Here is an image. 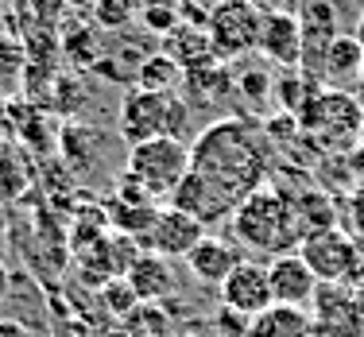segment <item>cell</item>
Wrapping results in <instances>:
<instances>
[{
    "instance_id": "31",
    "label": "cell",
    "mask_w": 364,
    "mask_h": 337,
    "mask_svg": "<svg viewBox=\"0 0 364 337\" xmlns=\"http://www.w3.org/2000/svg\"><path fill=\"white\" fill-rule=\"evenodd\" d=\"M0 225H4V198H0Z\"/></svg>"
},
{
    "instance_id": "26",
    "label": "cell",
    "mask_w": 364,
    "mask_h": 337,
    "mask_svg": "<svg viewBox=\"0 0 364 337\" xmlns=\"http://www.w3.org/2000/svg\"><path fill=\"white\" fill-rule=\"evenodd\" d=\"M8 287H12V275H8V267H4V260H0V302L8 299Z\"/></svg>"
},
{
    "instance_id": "12",
    "label": "cell",
    "mask_w": 364,
    "mask_h": 337,
    "mask_svg": "<svg viewBox=\"0 0 364 337\" xmlns=\"http://www.w3.org/2000/svg\"><path fill=\"white\" fill-rule=\"evenodd\" d=\"M259 55L272 66H283V70H294L302 66V28L294 12H272L264 16V31H259Z\"/></svg>"
},
{
    "instance_id": "2",
    "label": "cell",
    "mask_w": 364,
    "mask_h": 337,
    "mask_svg": "<svg viewBox=\"0 0 364 337\" xmlns=\"http://www.w3.org/2000/svg\"><path fill=\"white\" fill-rule=\"evenodd\" d=\"M117 124H120V140L128 148L147 140H159V136H175V140L186 144L190 136V117L186 105L175 101V93H147V90H128L120 97V112H117Z\"/></svg>"
},
{
    "instance_id": "27",
    "label": "cell",
    "mask_w": 364,
    "mask_h": 337,
    "mask_svg": "<svg viewBox=\"0 0 364 337\" xmlns=\"http://www.w3.org/2000/svg\"><path fill=\"white\" fill-rule=\"evenodd\" d=\"M353 36H357V43L364 47V8L357 12V23H353Z\"/></svg>"
},
{
    "instance_id": "4",
    "label": "cell",
    "mask_w": 364,
    "mask_h": 337,
    "mask_svg": "<svg viewBox=\"0 0 364 337\" xmlns=\"http://www.w3.org/2000/svg\"><path fill=\"white\" fill-rule=\"evenodd\" d=\"M124 175L144 190L151 202L167 198L178 190V183L190 175V144L175 140V136H159V140H147L128 148V163Z\"/></svg>"
},
{
    "instance_id": "15",
    "label": "cell",
    "mask_w": 364,
    "mask_h": 337,
    "mask_svg": "<svg viewBox=\"0 0 364 337\" xmlns=\"http://www.w3.org/2000/svg\"><path fill=\"white\" fill-rule=\"evenodd\" d=\"M124 279L140 302H159V299L175 295V287H178L171 260H163V256H155V252H140V260L128 267Z\"/></svg>"
},
{
    "instance_id": "8",
    "label": "cell",
    "mask_w": 364,
    "mask_h": 337,
    "mask_svg": "<svg viewBox=\"0 0 364 337\" xmlns=\"http://www.w3.org/2000/svg\"><path fill=\"white\" fill-rule=\"evenodd\" d=\"M218 291H221L225 310L237 318H259L275 306L272 283H267V264H256V260H240Z\"/></svg>"
},
{
    "instance_id": "17",
    "label": "cell",
    "mask_w": 364,
    "mask_h": 337,
    "mask_svg": "<svg viewBox=\"0 0 364 337\" xmlns=\"http://www.w3.org/2000/svg\"><path fill=\"white\" fill-rule=\"evenodd\" d=\"M167 55L175 58L186 74L210 70V66L218 63V58H213V47H210L205 28H175L167 36Z\"/></svg>"
},
{
    "instance_id": "29",
    "label": "cell",
    "mask_w": 364,
    "mask_h": 337,
    "mask_svg": "<svg viewBox=\"0 0 364 337\" xmlns=\"http://www.w3.org/2000/svg\"><path fill=\"white\" fill-rule=\"evenodd\" d=\"M353 167H357V175H360V178H364V148H360V151H357V159H353Z\"/></svg>"
},
{
    "instance_id": "11",
    "label": "cell",
    "mask_w": 364,
    "mask_h": 337,
    "mask_svg": "<svg viewBox=\"0 0 364 337\" xmlns=\"http://www.w3.org/2000/svg\"><path fill=\"white\" fill-rule=\"evenodd\" d=\"M267 283H272V299L275 306H291V310H302L306 302L318 299V275L310 272V264L302 260L299 252H279L272 256L267 264Z\"/></svg>"
},
{
    "instance_id": "22",
    "label": "cell",
    "mask_w": 364,
    "mask_h": 337,
    "mask_svg": "<svg viewBox=\"0 0 364 337\" xmlns=\"http://www.w3.org/2000/svg\"><path fill=\"white\" fill-rule=\"evenodd\" d=\"M101 302H105V306L120 318V322H124V318L132 314L136 306H140V299H136V291L128 287V279H112V283H105V287H101Z\"/></svg>"
},
{
    "instance_id": "21",
    "label": "cell",
    "mask_w": 364,
    "mask_h": 337,
    "mask_svg": "<svg viewBox=\"0 0 364 337\" xmlns=\"http://www.w3.org/2000/svg\"><path fill=\"white\" fill-rule=\"evenodd\" d=\"M28 190V167L12 144L0 140V198H20Z\"/></svg>"
},
{
    "instance_id": "20",
    "label": "cell",
    "mask_w": 364,
    "mask_h": 337,
    "mask_svg": "<svg viewBox=\"0 0 364 337\" xmlns=\"http://www.w3.org/2000/svg\"><path fill=\"white\" fill-rule=\"evenodd\" d=\"M128 337H167L171 333V314L159 302H140L132 314L124 318Z\"/></svg>"
},
{
    "instance_id": "5",
    "label": "cell",
    "mask_w": 364,
    "mask_h": 337,
    "mask_svg": "<svg viewBox=\"0 0 364 337\" xmlns=\"http://www.w3.org/2000/svg\"><path fill=\"white\" fill-rule=\"evenodd\" d=\"M264 8L256 0H221L213 8L205 36H210L213 58L218 63H232L245 58L248 50H259V31H264Z\"/></svg>"
},
{
    "instance_id": "1",
    "label": "cell",
    "mask_w": 364,
    "mask_h": 337,
    "mask_svg": "<svg viewBox=\"0 0 364 337\" xmlns=\"http://www.w3.org/2000/svg\"><path fill=\"white\" fill-rule=\"evenodd\" d=\"M190 171L213 178L237 202L256 194L267 175V155L256 132H248L245 120H218L190 144Z\"/></svg>"
},
{
    "instance_id": "9",
    "label": "cell",
    "mask_w": 364,
    "mask_h": 337,
    "mask_svg": "<svg viewBox=\"0 0 364 337\" xmlns=\"http://www.w3.org/2000/svg\"><path fill=\"white\" fill-rule=\"evenodd\" d=\"M202 237H205L202 221H194L190 213L167 205V210L155 213L151 229H147L140 240L147 245L144 252H155V256H163V260H186V256L202 245Z\"/></svg>"
},
{
    "instance_id": "24",
    "label": "cell",
    "mask_w": 364,
    "mask_h": 337,
    "mask_svg": "<svg viewBox=\"0 0 364 337\" xmlns=\"http://www.w3.org/2000/svg\"><path fill=\"white\" fill-rule=\"evenodd\" d=\"M0 337H31V330L20 318H0Z\"/></svg>"
},
{
    "instance_id": "16",
    "label": "cell",
    "mask_w": 364,
    "mask_h": 337,
    "mask_svg": "<svg viewBox=\"0 0 364 337\" xmlns=\"http://www.w3.org/2000/svg\"><path fill=\"white\" fill-rule=\"evenodd\" d=\"M360 74H364V47L357 43L353 31H341V36L326 47L318 77L329 82V85H349L353 77H360Z\"/></svg>"
},
{
    "instance_id": "14",
    "label": "cell",
    "mask_w": 364,
    "mask_h": 337,
    "mask_svg": "<svg viewBox=\"0 0 364 337\" xmlns=\"http://www.w3.org/2000/svg\"><path fill=\"white\" fill-rule=\"evenodd\" d=\"M237 264H240L237 248H232L229 240H221V237H210V232H205L202 245L186 256L190 275H194L198 283H205V287H221V283L232 275V267H237Z\"/></svg>"
},
{
    "instance_id": "18",
    "label": "cell",
    "mask_w": 364,
    "mask_h": 337,
    "mask_svg": "<svg viewBox=\"0 0 364 337\" xmlns=\"http://www.w3.org/2000/svg\"><path fill=\"white\" fill-rule=\"evenodd\" d=\"M248 337H318V330L302 310L272 306L267 314H259L248 322Z\"/></svg>"
},
{
    "instance_id": "19",
    "label": "cell",
    "mask_w": 364,
    "mask_h": 337,
    "mask_svg": "<svg viewBox=\"0 0 364 337\" xmlns=\"http://www.w3.org/2000/svg\"><path fill=\"white\" fill-rule=\"evenodd\" d=\"M182 77H186V70L175 63V58L167 55V50H159V55H147L140 66H136V74H132V82H136V90H147V93H175L178 85H182Z\"/></svg>"
},
{
    "instance_id": "7",
    "label": "cell",
    "mask_w": 364,
    "mask_h": 337,
    "mask_svg": "<svg viewBox=\"0 0 364 337\" xmlns=\"http://www.w3.org/2000/svg\"><path fill=\"white\" fill-rule=\"evenodd\" d=\"M299 256L310 264V272L318 275V283L349 279V275L357 272V260H360L357 240H353L345 229H337V225H333V229L314 232V237H306L299 245Z\"/></svg>"
},
{
    "instance_id": "25",
    "label": "cell",
    "mask_w": 364,
    "mask_h": 337,
    "mask_svg": "<svg viewBox=\"0 0 364 337\" xmlns=\"http://www.w3.org/2000/svg\"><path fill=\"white\" fill-rule=\"evenodd\" d=\"M353 225L364 232V194L360 198H353Z\"/></svg>"
},
{
    "instance_id": "30",
    "label": "cell",
    "mask_w": 364,
    "mask_h": 337,
    "mask_svg": "<svg viewBox=\"0 0 364 337\" xmlns=\"http://www.w3.org/2000/svg\"><path fill=\"white\" fill-rule=\"evenodd\" d=\"M357 105H360V112H364V82H360V90H357Z\"/></svg>"
},
{
    "instance_id": "28",
    "label": "cell",
    "mask_w": 364,
    "mask_h": 337,
    "mask_svg": "<svg viewBox=\"0 0 364 337\" xmlns=\"http://www.w3.org/2000/svg\"><path fill=\"white\" fill-rule=\"evenodd\" d=\"M63 4H70V8H85V12H93V4H97V0H63Z\"/></svg>"
},
{
    "instance_id": "6",
    "label": "cell",
    "mask_w": 364,
    "mask_h": 337,
    "mask_svg": "<svg viewBox=\"0 0 364 337\" xmlns=\"http://www.w3.org/2000/svg\"><path fill=\"white\" fill-rule=\"evenodd\" d=\"M302 124L318 136L322 144L337 148V144H353L364 124V112L357 105V97L349 93H337V90H322L310 97V109L302 117Z\"/></svg>"
},
{
    "instance_id": "13",
    "label": "cell",
    "mask_w": 364,
    "mask_h": 337,
    "mask_svg": "<svg viewBox=\"0 0 364 337\" xmlns=\"http://www.w3.org/2000/svg\"><path fill=\"white\" fill-rule=\"evenodd\" d=\"M299 28H302V66L314 70V77H318L326 47L341 36V28H337V4L333 0H306L302 16H299Z\"/></svg>"
},
{
    "instance_id": "32",
    "label": "cell",
    "mask_w": 364,
    "mask_h": 337,
    "mask_svg": "<svg viewBox=\"0 0 364 337\" xmlns=\"http://www.w3.org/2000/svg\"><path fill=\"white\" fill-rule=\"evenodd\" d=\"M360 82H364V74H360Z\"/></svg>"
},
{
    "instance_id": "10",
    "label": "cell",
    "mask_w": 364,
    "mask_h": 337,
    "mask_svg": "<svg viewBox=\"0 0 364 337\" xmlns=\"http://www.w3.org/2000/svg\"><path fill=\"white\" fill-rule=\"evenodd\" d=\"M171 205H175V210H182V213H190L194 221H202L205 229H210L213 221L232 218L240 202H237V198H232L225 186L213 183V178H205V175H198V171H190V175L178 183V190L171 194Z\"/></svg>"
},
{
    "instance_id": "3",
    "label": "cell",
    "mask_w": 364,
    "mask_h": 337,
    "mask_svg": "<svg viewBox=\"0 0 364 337\" xmlns=\"http://www.w3.org/2000/svg\"><path fill=\"white\" fill-rule=\"evenodd\" d=\"M232 232L240 245H248L252 252L279 256L291 252L287 240L294 237V218H291V198L275 194V190L259 186L256 194H248L232 213Z\"/></svg>"
},
{
    "instance_id": "23",
    "label": "cell",
    "mask_w": 364,
    "mask_h": 337,
    "mask_svg": "<svg viewBox=\"0 0 364 337\" xmlns=\"http://www.w3.org/2000/svg\"><path fill=\"white\" fill-rule=\"evenodd\" d=\"M90 16H93V23H97V28L117 31V28H124V23L132 20V4H128V0H97Z\"/></svg>"
}]
</instances>
